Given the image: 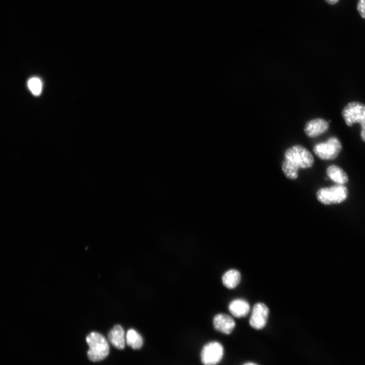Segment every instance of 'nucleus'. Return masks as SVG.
Returning a JSON list of instances; mask_svg holds the SVG:
<instances>
[{
	"label": "nucleus",
	"instance_id": "5",
	"mask_svg": "<svg viewBox=\"0 0 365 365\" xmlns=\"http://www.w3.org/2000/svg\"><path fill=\"white\" fill-rule=\"evenodd\" d=\"M342 145L336 137L332 136L326 141L316 144L313 148L314 154L322 160H331L336 159L341 152Z\"/></svg>",
	"mask_w": 365,
	"mask_h": 365
},
{
	"label": "nucleus",
	"instance_id": "18",
	"mask_svg": "<svg viewBox=\"0 0 365 365\" xmlns=\"http://www.w3.org/2000/svg\"><path fill=\"white\" fill-rule=\"evenodd\" d=\"M242 365H258V364H257L254 362H246Z\"/></svg>",
	"mask_w": 365,
	"mask_h": 365
},
{
	"label": "nucleus",
	"instance_id": "7",
	"mask_svg": "<svg viewBox=\"0 0 365 365\" xmlns=\"http://www.w3.org/2000/svg\"><path fill=\"white\" fill-rule=\"evenodd\" d=\"M269 315V309L262 303H256L252 310L249 324L253 328L261 330L266 325Z\"/></svg>",
	"mask_w": 365,
	"mask_h": 365
},
{
	"label": "nucleus",
	"instance_id": "13",
	"mask_svg": "<svg viewBox=\"0 0 365 365\" xmlns=\"http://www.w3.org/2000/svg\"><path fill=\"white\" fill-rule=\"evenodd\" d=\"M240 279V273L235 269H230L227 271L222 277L223 284L229 289L236 287L239 283Z\"/></svg>",
	"mask_w": 365,
	"mask_h": 365
},
{
	"label": "nucleus",
	"instance_id": "9",
	"mask_svg": "<svg viewBox=\"0 0 365 365\" xmlns=\"http://www.w3.org/2000/svg\"><path fill=\"white\" fill-rule=\"evenodd\" d=\"M213 325L216 330L229 335L234 329L235 322L232 317L227 314H218L213 319Z\"/></svg>",
	"mask_w": 365,
	"mask_h": 365
},
{
	"label": "nucleus",
	"instance_id": "6",
	"mask_svg": "<svg viewBox=\"0 0 365 365\" xmlns=\"http://www.w3.org/2000/svg\"><path fill=\"white\" fill-rule=\"evenodd\" d=\"M224 347L216 341L205 344L201 352V360L204 365H216L222 359Z\"/></svg>",
	"mask_w": 365,
	"mask_h": 365
},
{
	"label": "nucleus",
	"instance_id": "15",
	"mask_svg": "<svg viewBox=\"0 0 365 365\" xmlns=\"http://www.w3.org/2000/svg\"><path fill=\"white\" fill-rule=\"evenodd\" d=\"M27 85L31 92L34 95H40L42 90V83L41 80L36 77L30 78L27 82Z\"/></svg>",
	"mask_w": 365,
	"mask_h": 365
},
{
	"label": "nucleus",
	"instance_id": "14",
	"mask_svg": "<svg viewBox=\"0 0 365 365\" xmlns=\"http://www.w3.org/2000/svg\"><path fill=\"white\" fill-rule=\"evenodd\" d=\"M126 343L134 349L141 348L143 339L140 335L134 329L129 330L126 334Z\"/></svg>",
	"mask_w": 365,
	"mask_h": 365
},
{
	"label": "nucleus",
	"instance_id": "16",
	"mask_svg": "<svg viewBox=\"0 0 365 365\" xmlns=\"http://www.w3.org/2000/svg\"><path fill=\"white\" fill-rule=\"evenodd\" d=\"M357 9L360 16L365 19V0H358Z\"/></svg>",
	"mask_w": 365,
	"mask_h": 365
},
{
	"label": "nucleus",
	"instance_id": "2",
	"mask_svg": "<svg viewBox=\"0 0 365 365\" xmlns=\"http://www.w3.org/2000/svg\"><path fill=\"white\" fill-rule=\"evenodd\" d=\"M89 346L87 351L88 358L92 361L104 359L108 354L110 347L105 337L99 333L93 332L86 337Z\"/></svg>",
	"mask_w": 365,
	"mask_h": 365
},
{
	"label": "nucleus",
	"instance_id": "10",
	"mask_svg": "<svg viewBox=\"0 0 365 365\" xmlns=\"http://www.w3.org/2000/svg\"><path fill=\"white\" fill-rule=\"evenodd\" d=\"M228 308L233 316L240 318L247 315L249 311L250 306L245 300L237 299L230 303Z\"/></svg>",
	"mask_w": 365,
	"mask_h": 365
},
{
	"label": "nucleus",
	"instance_id": "11",
	"mask_svg": "<svg viewBox=\"0 0 365 365\" xmlns=\"http://www.w3.org/2000/svg\"><path fill=\"white\" fill-rule=\"evenodd\" d=\"M110 342L116 348L123 349L125 347V338L123 328L120 325H116L108 334Z\"/></svg>",
	"mask_w": 365,
	"mask_h": 365
},
{
	"label": "nucleus",
	"instance_id": "4",
	"mask_svg": "<svg viewBox=\"0 0 365 365\" xmlns=\"http://www.w3.org/2000/svg\"><path fill=\"white\" fill-rule=\"evenodd\" d=\"M348 190L343 185H336L319 189L316 193L318 201L325 205L339 204L348 197Z\"/></svg>",
	"mask_w": 365,
	"mask_h": 365
},
{
	"label": "nucleus",
	"instance_id": "3",
	"mask_svg": "<svg viewBox=\"0 0 365 365\" xmlns=\"http://www.w3.org/2000/svg\"><path fill=\"white\" fill-rule=\"evenodd\" d=\"M342 116L348 126L357 123L360 124V137L365 142V104L358 101L349 102L343 109Z\"/></svg>",
	"mask_w": 365,
	"mask_h": 365
},
{
	"label": "nucleus",
	"instance_id": "1",
	"mask_svg": "<svg viewBox=\"0 0 365 365\" xmlns=\"http://www.w3.org/2000/svg\"><path fill=\"white\" fill-rule=\"evenodd\" d=\"M314 163L312 153L302 145L296 144L284 152L281 168L286 177L293 180L298 177L299 169L310 168Z\"/></svg>",
	"mask_w": 365,
	"mask_h": 365
},
{
	"label": "nucleus",
	"instance_id": "8",
	"mask_svg": "<svg viewBox=\"0 0 365 365\" xmlns=\"http://www.w3.org/2000/svg\"><path fill=\"white\" fill-rule=\"evenodd\" d=\"M329 128L328 122L322 118H316L308 121L304 129L305 134L314 138L325 132Z\"/></svg>",
	"mask_w": 365,
	"mask_h": 365
},
{
	"label": "nucleus",
	"instance_id": "17",
	"mask_svg": "<svg viewBox=\"0 0 365 365\" xmlns=\"http://www.w3.org/2000/svg\"><path fill=\"white\" fill-rule=\"evenodd\" d=\"M327 4L330 5H334L339 0H324Z\"/></svg>",
	"mask_w": 365,
	"mask_h": 365
},
{
	"label": "nucleus",
	"instance_id": "12",
	"mask_svg": "<svg viewBox=\"0 0 365 365\" xmlns=\"http://www.w3.org/2000/svg\"><path fill=\"white\" fill-rule=\"evenodd\" d=\"M327 176L334 182L343 185L348 181L346 172L340 167L336 165L329 166L326 170Z\"/></svg>",
	"mask_w": 365,
	"mask_h": 365
}]
</instances>
